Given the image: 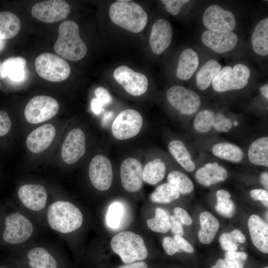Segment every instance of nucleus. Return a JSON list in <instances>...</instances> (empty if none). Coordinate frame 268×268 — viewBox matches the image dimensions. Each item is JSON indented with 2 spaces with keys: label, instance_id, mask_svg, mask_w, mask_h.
Returning <instances> with one entry per match:
<instances>
[{
  "label": "nucleus",
  "instance_id": "nucleus-53",
  "mask_svg": "<svg viewBox=\"0 0 268 268\" xmlns=\"http://www.w3.org/2000/svg\"><path fill=\"white\" fill-rule=\"evenodd\" d=\"M211 268H231L224 260L219 259Z\"/></svg>",
  "mask_w": 268,
  "mask_h": 268
},
{
  "label": "nucleus",
  "instance_id": "nucleus-52",
  "mask_svg": "<svg viewBox=\"0 0 268 268\" xmlns=\"http://www.w3.org/2000/svg\"><path fill=\"white\" fill-rule=\"evenodd\" d=\"M260 180L264 188L268 190V173L267 172H263L260 176Z\"/></svg>",
  "mask_w": 268,
  "mask_h": 268
},
{
  "label": "nucleus",
  "instance_id": "nucleus-57",
  "mask_svg": "<svg viewBox=\"0 0 268 268\" xmlns=\"http://www.w3.org/2000/svg\"><path fill=\"white\" fill-rule=\"evenodd\" d=\"M234 125L235 126H237L238 125V123L237 121H234Z\"/></svg>",
  "mask_w": 268,
  "mask_h": 268
},
{
  "label": "nucleus",
  "instance_id": "nucleus-3",
  "mask_svg": "<svg viewBox=\"0 0 268 268\" xmlns=\"http://www.w3.org/2000/svg\"><path fill=\"white\" fill-rule=\"evenodd\" d=\"M109 14L114 23L134 33L141 31L147 21V13L142 6L131 0H117L113 3L110 6Z\"/></svg>",
  "mask_w": 268,
  "mask_h": 268
},
{
  "label": "nucleus",
  "instance_id": "nucleus-12",
  "mask_svg": "<svg viewBox=\"0 0 268 268\" xmlns=\"http://www.w3.org/2000/svg\"><path fill=\"white\" fill-rule=\"evenodd\" d=\"M202 22L209 30L224 33L231 32L236 24L234 15L231 11L215 4L211 5L206 9Z\"/></svg>",
  "mask_w": 268,
  "mask_h": 268
},
{
  "label": "nucleus",
  "instance_id": "nucleus-60",
  "mask_svg": "<svg viewBox=\"0 0 268 268\" xmlns=\"http://www.w3.org/2000/svg\"></svg>",
  "mask_w": 268,
  "mask_h": 268
},
{
  "label": "nucleus",
  "instance_id": "nucleus-11",
  "mask_svg": "<svg viewBox=\"0 0 268 268\" xmlns=\"http://www.w3.org/2000/svg\"><path fill=\"white\" fill-rule=\"evenodd\" d=\"M70 12L68 3L62 0H46L34 4L31 14L39 20L51 23L66 18Z\"/></svg>",
  "mask_w": 268,
  "mask_h": 268
},
{
  "label": "nucleus",
  "instance_id": "nucleus-18",
  "mask_svg": "<svg viewBox=\"0 0 268 268\" xmlns=\"http://www.w3.org/2000/svg\"><path fill=\"white\" fill-rule=\"evenodd\" d=\"M202 43L217 53L232 50L237 44L238 38L234 32H220L207 30L201 35Z\"/></svg>",
  "mask_w": 268,
  "mask_h": 268
},
{
  "label": "nucleus",
  "instance_id": "nucleus-20",
  "mask_svg": "<svg viewBox=\"0 0 268 268\" xmlns=\"http://www.w3.org/2000/svg\"><path fill=\"white\" fill-rule=\"evenodd\" d=\"M172 29L170 23L159 19L153 24L149 36V45L152 52L157 55L162 53L170 45Z\"/></svg>",
  "mask_w": 268,
  "mask_h": 268
},
{
  "label": "nucleus",
  "instance_id": "nucleus-43",
  "mask_svg": "<svg viewBox=\"0 0 268 268\" xmlns=\"http://www.w3.org/2000/svg\"><path fill=\"white\" fill-rule=\"evenodd\" d=\"M11 127V121L7 113L0 110V136L6 134Z\"/></svg>",
  "mask_w": 268,
  "mask_h": 268
},
{
  "label": "nucleus",
  "instance_id": "nucleus-58",
  "mask_svg": "<svg viewBox=\"0 0 268 268\" xmlns=\"http://www.w3.org/2000/svg\"><path fill=\"white\" fill-rule=\"evenodd\" d=\"M1 61L0 60V67H1Z\"/></svg>",
  "mask_w": 268,
  "mask_h": 268
},
{
  "label": "nucleus",
  "instance_id": "nucleus-42",
  "mask_svg": "<svg viewBox=\"0 0 268 268\" xmlns=\"http://www.w3.org/2000/svg\"><path fill=\"white\" fill-rule=\"evenodd\" d=\"M189 0H162L161 2L165 4V9L173 15H177L183 5L189 2Z\"/></svg>",
  "mask_w": 268,
  "mask_h": 268
},
{
  "label": "nucleus",
  "instance_id": "nucleus-23",
  "mask_svg": "<svg viewBox=\"0 0 268 268\" xmlns=\"http://www.w3.org/2000/svg\"><path fill=\"white\" fill-rule=\"evenodd\" d=\"M26 61L22 57H10L3 61L0 70V77L11 82L19 83L27 77Z\"/></svg>",
  "mask_w": 268,
  "mask_h": 268
},
{
  "label": "nucleus",
  "instance_id": "nucleus-24",
  "mask_svg": "<svg viewBox=\"0 0 268 268\" xmlns=\"http://www.w3.org/2000/svg\"><path fill=\"white\" fill-rule=\"evenodd\" d=\"M227 172L222 166L217 162L208 163L199 169L196 173L195 177L198 183L204 186L223 181L227 178Z\"/></svg>",
  "mask_w": 268,
  "mask_h": 268
},
{
  "label": "nucleus",
  "instance_id": "nucleus-32",
  "mask_svg": "<svg viewBox=\"0 0 268 268\" xmlns=\"http://www.w3.org/2000/svg\"><path fill=\"white\" fill-rule=\"evenodd\" d=\"M171 154L187 171L192 172L195 168V165L191 160V156L185 146L180 140H173L168 144Z\"/></svg>",
  "mask_w": 268,
  "mask_h": 268
},
{
  "label": "nucleus",
  "instance_id": "nucleus-47",
  "mask_svg": "<svg viewBox=\"0 0 268 268\" xmlns=\"http://www.w3.org/2000/svg\"><path fill=\"white\" fill-rule=\"evenodd\" d=\"M174 216L178 218L182 223L190 225L192 224L193 220L191 217L186 210L180 207H176L174 209Z\"/></svg>",
  "mask_w": 268,
  "mask_h": 268
},
{
  "label": "nucleus",
  "instance_id": "nucleus-35",
  "mask_svg": "<svg viewBox=\"0 0 268 268\" xmlns=\"http://www.w3.org/2000/svg\"><path fill=\"white\" fill-rule=\"evenodd\" d=\"M180 193L169 183L158 186L150 196L151 201L156 203H168L180 197Z\"/></svg>",
  "mask_w": 268,
  "mask_h": 268
},
{
  "label": "nucleus",
  "instance_id": "nucleus-51",
  "mask_svg": "<svg viewBox=\"0 0 268 268\" xmlns=\"http://www.w3.org/2000/svg\"><path fill=\"white\" fill-rule=\"evenodd\" d=\"M118 268H147V266L144 262H137L121 266Z\"/></svg>",
  "mask_w": 268,
  "mask_h": 268
},
{
  "label": "nucleus",
  "instance_id": "nucleus-9",
  "mask_svg": "<svg viewBox=\"0 0 268 268\" xmlns=\"http://www.w3.org/2000/svg\"><path fill=\"white\" fill-rule=\"evenodd\" d=\"M33 232L31 222L22 214L15 212L6 216L2 237L8 243L18 244L29 239Z\"/></svg>",
  "mask_w": 268,
  "mask_h": 268
},
{
  "label": "nucleus",
  "instance_id": "nucleus-27",
  "mask_svg": "<svg viewBox=\"0 0 268 268\" xmlns=\"http://www.w3.org/2000/svg\"><path fill=\"white\" fill-rule=\"evenodd\" d=\"M252 44L254 52L258 55L266 56L268 54V18L258 22L252 34Z\"/></svg>",
  "mask_w": 268,
  "mask_h": 268
},
{
  "label": "nucleus",
  "instance_id": "nucleus-56",
  "mask_svg": "<svg viewBox=\"0 0 268 268\" xmlns=\"http://www.w3.org/2000/svg\"><path fill=\"white\" fill-rule=\"evenodd\" d=\"M3 42V40L0 38V50L2 48Z\"/></svg>",
  "mask_w": 268,
  "mask_h": 268
},
{
  "label": "nucleus",
  "instance_id": "nucleus-16",
  "mask_svg": "<svg viewBox=\"0 0 268 268\" xmlns=\"http://www.w3.org/2000/svg\"><path fill=\"white\" fill-rule=\"evenodd\" d=\"M85 136L83 132L78 129L70 131L63 144L61 155L67 164H73L78 161L85 152Z\"/></svg>",
  "mask_w": 268,
  "mask_h": 268
},
{
  "label": "nucleus",
  "instance_id": "nucleus-13",
  "mask_svg": "<svg viewBox=\"0 0 268 268\" xmlns=\"http://www.w3.org/2000/svg\"><path fill=\"white\" fill-rule=\"evenodd\" d=\"M115 79L130 94L138 96L144 94L148 88V80L143 73L134 71L126 66L117 67L114 71Z\"/></svg>",
  "mask_w": 268,
  "mask_h": 268
},
{
  "label": "nucleus",
  "instance_id": "nucleus-4",
  "mask_svg": "<svg viewBox=\"0 0 268 268\" xmlns=\"http://www.w3.org/2000/svg\"><path fill=\"white\" fill-rule=\"evenodd\" d=\"M111 246L126 264L142 261L147 257L143 239L133 232L123 231L116 234L111 239Z\"/></svg>",
  "mask_w": 268,
  "mask_h": 268
},
{
  "label": "nucleus",
  "instance_id": "nucleus-17",
  "mask_svg": "<svg viewBox=\"0 0 268 268\" xmlns=\"http://www.w3.org/2000/svg\"><path fill=\"white\" fill-rule=\"evenodd\" d=\"M143 168L136 159L129 157L124 160L120 168L121 183L123 188L130 192L139 191L143 184Z\"/></svg>",
  "mask_w": 268,
  "mask_h": 268
},
{
  "label": "nucleus",
  "instance_id": "nucleus-25",
  "mask_svg": "<svg viewBox=\"0 0 268 268\" xmlns=\"http://www.w3.org/2000/svg\"><path fill=\"white\" fill-rule=\"evenodd\" d=\"M199 64L197 52L190 48L184 50L179 57L177 77L184 80L189 79L197 69Z\"/></svg>",
  "mask_w": 268,
  "mask_h": 268
},
{
  "label": "nucleus",
  "instance_id": "nucleus-37",
  "mask_svg": "<svg viewBox=\"0 0 268 268\" xmlns=\"http://www.w3.org/2000/svg\"><path fill=\"white\" fill-rule=\"evenodd\" d=\"M230 197V194L226 190H219L216 192L217 204L215 208L224 217H232L235 212V205Z\"/></svg>",
  "mask_w": 268,
  "mask_h": 268
},
{
  "label": "nucleus",
  "instance_id": "nucleus-5",
  "mask_svg": "<svg viewBox=\"0 0 268 268\" xmlns=\"http://www.w3.org/2000/svg\"><path fill=\"white\" fill-rule=\"evenodd\" d=\"M35 67L38 74L52 82L66 79L70 73L68 63L60 56L51 53H44L35 59Z\"/></svg>",
  "mask_w": 268,
  "mask_h": 268
},
{
  "label": "nucleus",
  "instance_id": "nucleus-2",
  "mask_svg": "<svg viewBox=\"0 0 268 268\" xmlns=\"http://www.w3.org/2000/svg\"><path fill=\"white\" fill-rule=\"evenodd\" d=\"M47 219L50 227L62 233H68L79 228L83 216L79 208L72 203L59 201L48 207Z\"/></svg>",
  "mask_w": 268,
  "mask_h": 268
},
{
  "label": "nucleus",
  "instance_id": "nucleus-39",
  "mask_svg": "<svg viewBox=\"0 0 268 268\" xmlns=\"http://www.w3.org/2000/svg\"><path fill=\"white\" fill-rule=\"evenodd\" d=\"M246 238L241 231L235 229L230 233H222L219 237V243L222 249L227 251H236L238 243H244Z\"/></svg>",
  "mask_w": 268,
  "mask_h": 268
},
{
  "label": "nucleus",
  "instance_id": "nucleus-30",
  "mask_svg": "<svg viewBox=\"0 0 268 268\" xmlns=\"http://www.w3.org/2000/svg\"><path fill=\"white\" fill-rule=\"evenodd\" d=\"M221 69V65L216 60H210L205 63L196 75L198 88L201 90L206 89Z\"/></svg>",
  "mask_w": 268,
  "mask_h": 268
},
{
  "label": "nucleus",
  "instance_id": "nucleus-10",
  "mask_svg": "<svg viewBox=\"0 0 268 268\" xmlns=\"http://www.w3.org/2000/svg\"><path fill=\"white\" fill-rule=\"evenodd\" d=\"M166 98L170 105L182 114H193L201 105L200 96L196 92L181 86L170 87L166 92Z\"/></svg>",
  "mask_w": 268,
  "mask_h": 268
},
{
  "label": "nucleus",
  "instance_id": "nucleus-38",
  "mask_svg": "<svg viewBox=\"0 0 268 268\" xmlns=\"http://www.w3.org/2000/svg\"><path fill=\"white\" fill-rule=\"evenodd\" d=\"M146 224L152 231L161 233H167L171 227L168 214L160 207L156 208L154 217L147 220Z\"/></svg>",
  "mask_w": 268,
  "mask_h": 268
},
{
  "label": "nucleus",
  "instance_id": "nucleus-59",
  "mask_svg": "<svg viewBox=\"0 0 268 268\" xmlns=\"http://www.w3.org/2000/svg\"><path fill=\"white\" fill-rule=\"evenodd\" d=\"M268 268V267H266V268Z\"/></svg>",
  "mask_w": 268,
  "mask_h": 268
},
{
  "label": "nucleus",
  "instance_id": "nucleus-7",
  "mask_svg": "<svg viewBox=\"0 0 268 268\" xmlns=\"http://www.w3.org/2000/svg\"><path fill=\"white\" fill-rule=\"evenodd\" d=\"M59 109L58 101L53 97L39 95L33 97L26 105L24 115L31 124L48 121L57 115Z\"/></svg>",
  "mask_w": 268,
  "mask_h": 268
},
{
  "label": "nucleus",
  "instance_id": "nucleus-21",
  "mask_svg": "<svg viewBox=\"0 0 268 268\" xmlns=\"http://www.w3.org/2000/svg\"><path fill=\"white\" fill-rule=\"evenodd\" d=\"M56 133V129L52 124L39 127L28 135L26 141L28 149L34 153L43 151L51 144Z\"/></svg>",
  "mask_w": 268,
  "mask_h": 268
},
{
  "label": "nucleus",
  "instance_id": "nucleus-49",
  "mask_svg": "<svg viewBox=\"0 0 268 268\" xmlns=\"http://www.w3.org/2000/svg\"><path fill=\"white\" fill-rule=\"evenodd\" d=\"M171 224L170 229L175 235H178L182 236L184 234V231L180 220L174 215L169 217Z\"/></svg>",
  "mask_w": 268,
  "mask_h": 268
},
{
  "label": "nucleus",
  "instance_id": "nucleus-41",
  "mask_svg": "<svg viewBox=\"0 0 268 268\" xmlns=\"http://www.w3.org/2000/svg\"><path fill=\"white\" fill-rule=\"evenodd\" d=\"M247 258L245 252L227 251L224 261L231 268H244Z\"/></svg>",
  "mask_w": 268,
  "mask_h": 268
},
{
  "label": "nucleus",
  "instance_id": "nucleus-46",
  "mask_svg": "<svg viewBox=\"0 0 268 268\" xmlns=\"http://www.w3.org/2000/svg\"><path fill=\"white\" fill-rule=\"evenodd\" d=\"M250 196L254 201H261L263 204L268 207V192L266 190L254 189L250 192Z\"/></svg>",
  "mask_w": 268,
  "mask_h": 268
},
{
  "label": "nucleus",
  "instance_id": "nucleus-14",
  "mask_svg": "<svg viewBox=\"0 0 268 268\" xmlns=\"http://www.w3.org/2000/svg\"><path fill=\"white\" fill-rule=\"evenodd\" d=\"M89 176L93 186L99 191L110 188L113 181V171L110 161L106 156L98 154L90 161Z\"/></svg>",
  "mask_w": 268,
  "mask_h": 268
},
{
  "label": "nucleus",
  "instance_id": "nucleus-48",
  "mask_svg": "<svg viewBox=\"0 0 268 268\" xmlns=\"http://www.w3.org/2000/svg\"><path fill=\"white\" fill-rule=\"evenodd\" d=\"M173 239L178 244L180 249L189 253L194 252V249L192 245L182 236L175 235Z\"/></svg>",
  "mask_w": 268,
  "mask_h": 268
},
{
  "label": "nucleus",
  "instance_id": "nucleus-44",
  "mask_svg": "<svg viewBox=\"0 0 268 268\" xmlns=\"http://www.w3.org/2000/svg\"><path fill=\"white\" fill-rule=\"evenodd\" d=\"M94 94L104 106L110 104L112 101L111 95L107 89L104 87H97L94 91Z\"/></svg>",
  "mask_w": 268,
  "mask_h": 268
},
{
  "label": "nucleus",
  "instance_id": "nucleus-26",
  "mask_svg": "<svg viewBox=\"0 0 268 268\" xmlns=\"http://www.w3.org/2000/svg\"><path fill=\"white\" fill-rule=\"evenodd\" d=\"M201 228L198 234L200 242L204 244L211 243L218 230L219 222L212 214L208 211H204L200 215Z\"/></svg>",
  "mask_w": 268,
  "mask_h": 268
},
{
  "label": "nucleus",
  "instance_id": "nucleus-45",
  "mask_svg": "<svg viewBox=\"0 0 268 268\" xmlns=\"http://www.w3.org/2000/svg\"><path fill=\"white\" fill-rule=\"evenodd\" d=\"M162 246L166 253L169 255H173L180 250L174 239L169 236L164 238Z\"/></svg>",
  "mask_w": 268,
  "mask_h": 268
},
{
  "label": "nucleus",
  "instance_id": "nucleus-8",
  "mask_svg": "<svg viewBox=\"0 0 268 268\" xmlns=\"http://www.w3.org/2000/svg\"><path fill=\"white\" fill-rule=\"evenodd\" d=\"M142 124V117L138 111L126 109L119 113L114 120L111 127L112 133L118 139H128L139 133Z\"/></svg>",
  "mask_w": 268,
  "mask_h": 268
},
{
  "label": "nucleus",
  "instance_id": "nucleus-34",
  "mask_svg": "<svg viewBox=\"0 0 268 268\" xmlns=\"http://www.w3.org/2000/svg\"><path fill=\"white\" fill-rule=\"evenodd\" d=\"M166 166L159 158L148 162L142 171L144 182L150 185H155L161 181L166 173Z\"/></svg>",
  "mask_w": 268,
  "mask_h": 268
},
{
  "label": "nucleus",
  "instance_id": "nucleus-19",
  "mask_svg": "<svg viewBox=\"0 0 268 268\" xmlns=\"http://www.w3.org/2000/svg\"><path fill=\"white\" fill-rule=\"evenodd\" d=\"M18 196L26 207L34 211L42 210L47 200L46 189L39 184H26L21 186L18 191Z\"/></svg>",
  "mask_w": 268,
  "mask_h": 268
},
{
  "label": "nucleus",
  "instance_id": "nucleus-50",
  "mask_svg": "<svg viewBox=\"0 0 268 268\" xmlns=\"http://www.w3.org/2000/svg\"><path fill=\"white\" fill-rule=\"evenodd\" d=\"M103 106L96 98L92 99L90 107L92 111L95 114H99L103 111Z\"/></svg>",
  "mask_w": 268,
  "mask_h": 268
},
{
  "label": "nucleus",
  "instance_id": "nucleus-1",
  "mask_svg": "<svg viewBox=\"0 0 268 268\" xmlns=\"http://www.w3.org/2000/svg\"><path fill=\"white\" fill-rule=\"evenodd\" d=\"M79 27L72 21L63 22L58 29L59 36L54 44L55 52L62 58L77 61L86 55L87 47L79 36Z\"/></svg>",
  "mask_w": 268,
  "mask_h": 268
},
{
  "label": "nucleus",
  "instance_id": "nucleus-55",
  "mask_svg": "<svg viewBox=\"0 0 268 268\" xmlns=\"http://www.w3.org/2000/svg\"><path fill=\"white\" fill-rule=\"evenodd\" d=\"M112 115V113L111 112H108L105 114L104 117V121H106L107 119H109L110 118H111Z\"/></svg>",
  "mask_w": 268,
  "mask_h": 268
},
{
  "label": "nucleus",
  "instance_id": "nucleus-31",
  "mask_svg": "<svg viewBox=\"0 0 268 268\" xmlns=\"http://www.w3.org/2000/svg\"><path fill=\"white\" fill-rule=\"evenodd\" d=\"M250 161L253 164L268 167V137H262L255 140L248 150Z\"/></svg>",
  "mask_w": 268,
  "mask_h": 268
},
{
  "label": "nucleus",
  "instance_id": "nucleus-15",
  "mask_svg": "<svg viewBox=\"0 0 268 268\" xmlns=\"http://www.w3.org/2000/svg\"><path fill=\"white\" fill-rule=\"evenodd\" d=\"M232 126L231 121L223 114L208 110L200 111L194 121V128L200 133L208 132L212 127L218 132L227 133Z\"/></svg>",
  "mask_w": 268,
  "mask_h": 268
},
{
  "label": "nucleus",
  "instance_id": "nucleus-28",
  "mask_svg": "<svg viewBox=\"0 0 268 268\" xmlns=\"http://www.w3.org/2000/svg\"><path fill=\"white\" fill-rule=\"evenodd\" d=\"M27 256L31 268H57L55 259L43 248L32 249L28 252Z\"/></svg>",
  "mask_w": 268,
  "mask_h": 268
},
{
  "label": "nucleus",
  "instance_id": "nucleus-22",
  "mask_svg": "<svg viewBox=\"0 0 268 268\" xmlns=\"http://www.w3.org/2000/svg\"><path fill=\"white\" fill-rule=\"evenodd\" d=\"M248 226L252 241L254 246L261 252L268 253V224L256 214L249 218Z\"/></svg>",
  "mask_w": 268,
  "mask_h": 268
},
{
  "label": "nucleus",
  "instance_id": "nucleus-33",
  "mask_svg": "<svg viewBox=\"0 0 268 268\" xmlns=\"http://www.w3.org/2000/svg\"><path fill=\"white\" fill-rule=\"evenodd\" d=\"M212 151L215 156L234 163L240 162L244 157V152L239 146L228 142L214 144Z\"/></svg>",
  "mask_w": 268,
  "mask_h": 268
},
{
  "label": "nucleus",
  "instance_id": "nucleus-40",
  "mask_svg": "<svg viewBox=\"0 0 268 268\" xmlns=\"http://www.w3.org/2000/svg\"><path fill=\"white\" fill-rule=\"evenodd\" d=\"M124 207L119 202L112 203L108 207L106 221L107 226L112 229L118 228L122 222L124 214Z\"/></svg>",
  "mask_w": 268,
  "mask_h": 268
},
{
  "label": "nucleus",
  "instance_id": "nucleus-29",
  "mask_svg": "<svg viewBox=\"0 0 268 268\" xmlns=\"http://www.w3.org/2000/svg\"><path fill=\"white\" fill-rule=\"evenodd\" d=\"M21 23L18 17L8 11L0 12V38L3 40L16 36L20 31Z\"/></svg>",
  "mask_w": 268,
  "mask_h": 268
},
{
  "label": "nucleus",
  "instance_id": "nucleus-6",
  "mask_svg": "<svg viewBox=\"0 0 268 268\" xmlns=\"http://www.w3.org/2000/svg\"><path fill=\"white\" fill-rule=\"evenodd\" d=\"M250 74L249 67L243 64L236 65L233 68L224 67L213 78V88L217 92L243 88L247 85Z\"/></svg>",
  "mask_w": 268,
  "mask_h": 268
},
{
  "label": "nucleus",
  "instance_id": "nucleus-36",
  "mask_svg": "<svg viewBox=\"0 0 268 268\" xmlns=\"http://www.w3.org/2000/svg\"><path fill=\"white\" fill-rule=\"evenodd\" d=\"M167 181L168 183L182 194H189L194 190V186L192 180L181 172H171L167 176Z\"/></svg>",
  "mask_w": 268,
  "mask_h": 268
},
{
  "label": "nucleus",
  "instance_id": "nucleus-54",
  "mask_svg": "<svg viewBox=\"0 0 268 268\" xmlns=\"http://www.w3.org/2000/svg\"><path fill=\"white\" fill-rule=\"evenodd\" d=\"M260 91L262 94L266 98L268 99V85L265 84L260 88Z\"/></svg>",
  "mask_w": 268,
  "mask_h": 268
}]
</instances>
